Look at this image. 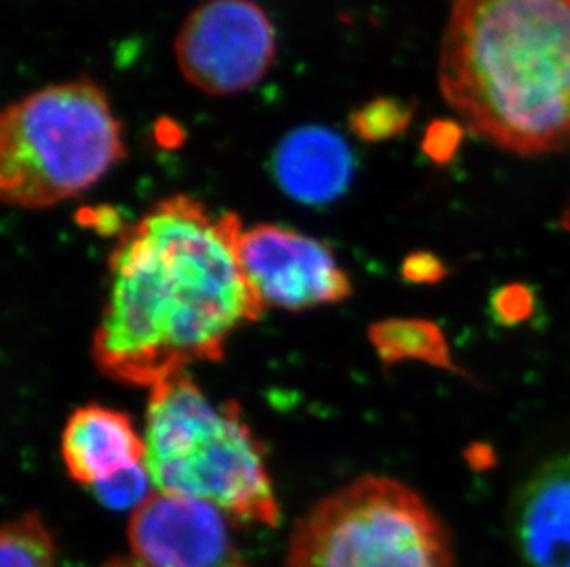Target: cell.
I'll list each match as a JSON object with an SVG mask.
<instances>
[{"instance_id":"cell-12","label":"cell","mask_w":570,"mask_h":567,"mask_svg":"<svg viewBox=\"0 0 570 567\" xmlns=\"http://www.w3.org/2000/svg\"><path fill=\"white\" fill-rule=\"evenodd\" d=\"M370 341L386 365L421 361L452 375L469 378L452 359L445 334L426 319H386L370 327Z\"/></svg>"},{"instance_id":"cell-16","label":"cell","mask_w":570,"mask_h":567,"mask_svg":"<svg viewBox=\"0 0 570 567\" xmlns=\"http://www.w3.org/2000/svg\"><path fill=\"white\" fill-rule=\"evenodd\" d=\"M535 295L527 284L510 282L497 288L490 297V316L499 327H519L532 319Z\"/></svg>"},{"instance_id":"cell-6","label":"cell","mask_w":570,"mask_h":567,"mask_svg":"<svg viewBox=\"0 0 570 567\" xmlns=\"http://www.w3.org/2000/svg\"><path fill=\"white\" fill-rule=\"evenodd\" d=\"M174 54L190 86L233 97L268 74L277 54L275 28L255 0H207L179 28Z\"/></svg>"},{"instance_id":"cell-7","label":"cell","mask_w":570,"mask_h":567,"mask_svg":"<svg viewBox=\"0 0 570 567\" xmlns=\"http://www.w3.org/2000/svg\"><path fill=\"white\" fill-rule=\"evenodd\" d=\"M244 273L264 306L288 311L336 305L353 284L323 241L286 227L261 223L238 241Z\"/></svg>"},{"instance_id":"cell-11","label":"cell","mask_w":570,"mask_h":567,"mask_svg":"<svg viewBox=\"0 0 570 567\" xmlns=\"http://www.w3.org/2000/svg\"><path fill=\"white\" fill-rule=\"evenodd\" d=\"M272 168L291 198L323 205L347 190L355 159L342 135L323 126H303L281 140Z\"/></svg>"},{"instance_id":"cell-8","label":"cell","mask_w":570,"mask_h":567,"mask_svg":"<svg viewBox=\"0 0 570 567\" xmlns=\"http://www.w3.org/2000/svg\"><path fill=\"white\" fill-rule=\"evenodd\" d=\"M224 514L202 499L151 494L129 519L135 560L146 567H252L232 540Z\"/></svg>"},{"instance_id":"cell-10","label":"cell","mask_w":570,"mask_h":567,"mask_svg":"<svg viewBox=\"0 0 570 567\" xmlns=\"http://www.w3.org/2000/svg\"><path fill=\"white\" fill-rule=\"evenodd\" d=\"M145 437L125 412L102 406L78 407L65 424L61 457L76 483L95 487L145 462Z\"/></svg>"},{"instance_id":"cell-19","label":"cell","mask_w":570,"mask_h":567,"mask_svg":"<svg viewBox=\"0 0 570 567\" xmlns=\"http://www.w3.org/2000/svg\"><path fill=\"white\" fill-rule=\"evenodd\" d=\"M463 457L468 460L469 466L476 471L490 470L497 462L495 450L490 445H484V442H474V445L469 446Z\"/></svg>"},{"instance_id":"cell-13","label":"cell","mask_w":570,"mask_h":567,"mask_svg":"<svg viewBox=\"0 0 570 567\" xmlns=\"http://www.w3.org/2000/svg\"><path fill=\"white\" fill-rule=\"evenodd\" d=\"M0 567H56V547L39 514L6 521L0 533Z\"/></svg>"},{"instance_id":"cell-17","label":"cell","mask_w":570,"mask_h":567,"mask_svg":"<svg viewBox=\"0 0 570 567\" xmlns=\"http://www.w3.org/2000/svg\"><path fill=\"white\" fill-rule=\"evenodd\" d=\"M463 140V126L454 120H434L426 128L421 150L438 167L454 161Z\"/></svg>"},{"instance_id":"cell-18","label":"cell","mask_w":570,"mask_h":567,"mask_svg":"<svg viewBox=\"0 0 570 567\" xmlns=\"http://www.w3.org/2000/svg\"><path fill=\"white\" fill-rule=\"evenodd\" d=\"M401 275L410 284H438L445 279L449 269L434 252L417 251L404 258Z\"/></svg>"},{"instance_id":"cell-22","label":"cell","mask_w":570,"mask_h":567,"mask_svg":"<svg viewBox=\"0 0 570 567\" xmlns=\"http://www.w3.org/2000/svg\"><path fill=\"white\" fill-rule=\"evenodd\" d=\"M561 226H563V229L569 230L570 232V209L567 210L566 216H563V220H561Z\"/></svg>"},{"instance_id":"cell-3","label":"cell","mask_w":570,"mask_h":567,"mask_svg":"<svg viewBox=\"0 0 570 567\" xmlns=\"http://www.w3.org/2000/svg\"><path fill=\"white\" fill-rule=\"evenodd\" d=\"M150 389L145 468L151 487L275 527L281 513L266 450L244 422L238 401L210 400L187 372Z\"/></svg>"},{"instance_id":"cell-4","label":"cell","mask_w":570,"mask_h":567,"mask_svg":"<svg viewBox=\"0 0 570 567\" xmlns=\"http://www.w3.org/2000/svg\"><path fill=\"white\" fill-rule=\"evenodd\" d=\"M125 157L122 123L102 87L87 78L43 87L0 118V196L17 209L80 196Z\"/></svg>"},{"instance_id":"cell-14","label":"cell","mask_w":570,"mask_h":567,"mask_svg":"<svg viewBox=\"0 0 570 567\" xmlns=\"http://www.w3.org/2000/svg\"><path fill=\"white\" fill-rule=\"evenodd\" d=\"M414 113L415 106L412 102L392 97L375 98L350 115V128L358 139L377 145L403 135Z\"/></svg>"},{"instance_id":"cell-9","label":"cell","mask_w":570,"mask_h":567,"mask_svg":"<svg viewBox=\"0 0 570 567\" xmlns=\"http://www.w3.org/2000/svg\"><path fill=\"white\" fill-rule=\"evenodd\" d=\"M511 538L530 567H570V454L539 466L517 490Z\"/></svg>"},{"instance_id":"cell-2","label":"cell","mask_w":570,"mask_h":567,"mask_svg":"<svg viewBox=\"0 0 570 567\" xmlns=\"http://www.w3.org/2000/svg\"><path fill=\"white\" fill-rule=\"evenodd\" d=\"M438 81L463 128L499 150H570V0H452Z\"/></svg>"},{"instance_id":"cell-21","label":"cell","mask_w":570,"mask_h":567,"mask_svg":"<svg viewBox=\"0 0 570 567\" xmlns=\"http://www.w3.org/2000/svg\"><path fill=\"white\" fill-rule=\"evenodd\" d=\"M102 567H146L145 564H140L135 558H114L108 564H104Z\"/></svg>"},{"instance_id":"cell-20","label":"cell","mask_w":570,"mask_h":567,"mask_svg":"<svg viewBox=\"0 0 570 567\" xmlns=\"http://www.w3.org/2000/svg\"><path fill=\"white\" fill-rule=\"evenodd\" d=\"M156 139L161 146L176 148V146L184 142V129H181L178 122L170 120V118H161V120L156 123Z\"/></svg>"},{"instance_id":"cell-5","label":"cell","mask_w":570,"mask_h":567,"mask_svg":"<svg viewBox=\"0 0 570 567\" xmlns=\"http://www.w3.org/2000/svg\"><path fill=\"white\" fill-rule=\"evenodd\" d=\"M285 567H454L445 525L404 483L366 476L314 505Z\"/></svg>"},{"instance_id":"cell-15","label":"cell","mask_w":570,"mask_h":567,"mask_svg":"<svg viewBox=\"0 0 570 567\" xmlns=\"http://www.w3.org/2000/svg\"><path fill=\"white\" fill-rule=\"evenodd\" d=\"M151 479L145 462L129 470L120 471L108 481L97 483L92 490L100 504L109 509H129L139 507L150 494Z\"/></svg>"},{"instance_id":"cell-1","label":"cell","mask_w":570,"mask_h":567,"mask_svg":"<svg viewBox=\"0 0 570 567\" xmlns=\"http://www.w3.org/2000/svg\"><path fill=\"white\" fill-rule=\"evenodd\" d=\"M235 212L185 193L151 205L109 252L108 295L91 358L109 380L154 387L196 361H220L263 300L244 273Z\"/></svg>"}]
</instances>
